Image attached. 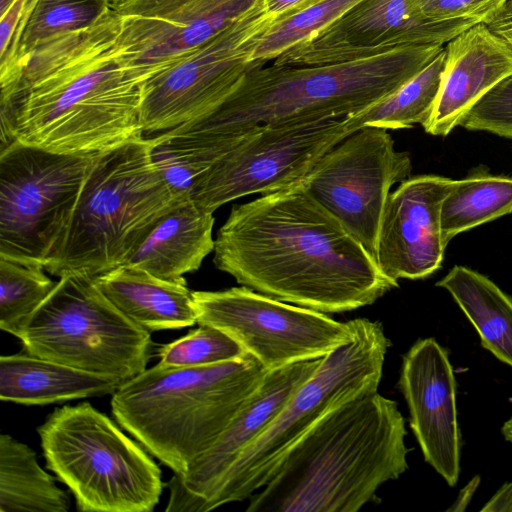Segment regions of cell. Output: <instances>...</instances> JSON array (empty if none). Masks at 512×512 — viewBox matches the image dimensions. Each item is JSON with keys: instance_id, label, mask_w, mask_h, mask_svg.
I'll list each match as a JSON object with an SVG mask.
<instances>
[{"instance_id": "cell-3", "label": "cell", "mask_w": 512, "mask_h": 512, "mask_svg": "<svg viewBox=\"0 0 512 512\" xmlns=\"http://www.w3.org/2000/svg\"><path fill=\"white\" fill-rule=\"evenodd\" d=\"M405 419L378 391L326 413L290 449L247 512H357L407 469Z\"/></svg>"}, {"instance_id": "cell-35", "label": "cell", "mask_w": 512, "mask_h": 512, "mask_svg": "<svg viewBox=\"0 0 512 512\" xmlns=\"http://www.w3.org/2000/svg\"><path fill=\"white\" fill-rule=\"evenodd\" d=\"M485 23L512 47V0H507Z\"/></svg>"}, {"instance_id": "cell-40", "label": "cell", "mask_w": 512, "mask_h": 512, "mask_svg": "<svg viewBox=\"0 0 512 512\" xmlns=\"http://www.w3.org/2000/svg\"><path fill=\"white\" fill-rule=\"evenodd\" d=\"M103 1H105L108 4H114V3L120 2L122 0H103Z\"/></svg>"}, {"instance_id": "cell-17", "label": "cell", "mask_w": 512, "mask_h": 512, "mask_svg": "<svg viewBox=\"0 0 512 512\" xmlns=\"http://www.w3.org/2000/svg\"><path fill=\"white\" fill-rule=\"evenodd\" d=\"M398 386L425 461L449 486L456 485L461 439L456 380L447 350L431 337L415 342L403 357Z\"/></svg>"}, {"instance_id": "cell-26", "label": "cell", "mask_w": 512, "mask_h": 512, "mask_svg": "<svg viewBox=\"0 0 512 512\" xmlns=\"http://www.w3.org/2000/svg\"><path fill=\"white\" fill-rule=\"evenodd\" d=\"M512 213V177L476 174L453 180L441 205L444 243L485 222Z\"/></svg>"}, {"instance_id": "cell-20", "label": "cell", "mask_w": 512, "mask_h": 512, "mask_svg": "<svg viewBox=\"0 0 512 512\" xmlns=\"http://www.w3.org/2000/svg\"><path fill=\"white\" fill-rule=\"evenodd\" d=\"M512 74V47L481 22L445 46V62L425 132L446 136L460 126L471 108L497 83Z\"/></svg>"}, {"instance_id": "cell-13", "label": "cell", "mask_w": 512, "mask_h": 512, "mask_svg": "<svg viewBox=\"0 0 512 512\" xmlns=\"http://www.w3.org/2000/svg\"><path fill=\"white\" fill-rule=\"evenodd\" d=\"M262 0L232 25L142 85L144 133L164 132L218 108L252 62L262 34L275 21Z\"/></svg>"}, {"instance_id": "cell-5", "label": "cell", "mask_w": 512, "mask_h": 512, "mask_svg": "<svg viewBox=\"0 0 512 512\" xmlns=\"http://www.w3.org/2000/svg\"><path fill=\"white\" fill-rule=\"evenodd\" d=\"M443 49L440 44L405 46L328 65L252 62L218 108L186 123L205 132L241 133L286 120L353 115L392 94Z\"/></svg>"}, {"instance_id": "cell-27", "label": "cell", "mask_w": 512, "mask_h": 512, "mask_svg": "<svg viewBox=\"0 0 512 512\" xmlns=\"http://www.w3.org/2000/svg\"><path fill=\"white\" fill-rule=\"evenodd\" d=\"M445 47L418 74L392 94L353 114L357 130L364 126L387 130L423 125L429 118L440 88Z\"/></svg>"}, {"instance_id": "cell-1", "label": "cell", "mask_w": 512, "mask_h": 512, "mask_svg": "<svg viewBox=\"0 0 512 512\" xmlns=\"http://www.w3.org/2000/svg\"><path fill=\"white\" fill-rule=\"evenodd\" d=\"M213 252L238 284L323 313L371 305L398 287L301 180L234 205Z\"/></svg>"}, {"instance_id": "cell-19", "label": "cell", "mask_w": 512, "mask_h": 512, "mask_svg": "<svg viewBox=\"0 0 512 512\" xmlns=\"http://www.w3.org/2000/svg\"><path fill=\"white\" fill-rule=\"evenodd\" d=\"M453 180L418 175L390 192L378 235L376 261L388 277L423 279L441 267L446 244L441 205Z\"/></svg>"}, {"instance_id": "cell-36", "label": "cell", "mask_w": 512, "mask_h": 512, "mask_svg": "<svg viewBox=\"0 0 512 512\" xmlns=\"http://www.w3.org/2000/svg\"><path fill=\"white\" fill-rule=\"evenodd\" d=\"M266 9L276 20L285 19L310 7L320 0H264Z\"/></svg>"}, {"instance_id": "cell-30", "label": "cell", "mask_w": 512, "mask_h": 512, "mask_svg": "<svg viewBox=\"0 0 512 512\" xmlns=\"http://www.w3.org/2000/svg\"><path fill=\"white\" fill-rule=\"evenodd\" d=\"M362 0H320L285 19L276 20L259 38L250 62L268 63L333 23Z\"/></svg>"}, {"instance_id": "cell-24", "label": "cell", "mask_w": 512, "mask_h": 512, "mask_svg": "<svg viewBox=\"0 0 512 512\" xmlns=\"http://www.w3.org/2000/svg\"><path fill=\"white\" fill-rule=\"evenodd\" d=\"M436 286L452 295L478 332L481 345L512 367V298L486 276L459 265Z\"/></svg>"}, {"instance_id": "cell-29", "label": "cell", "mask_w": 512, "mask_h": 512, "mask_svg": "<svg viewBox=\"0 0 512 512\" xmlns=\"http://www.w3.org/2000/svg\"><path fill=\"white\" fill-rule=\"evenodd\" d=\"M45 269L0 257V328L15 336L55 288Z\"/></svg>"}, {"instance_id": "cell-32", "label": "cell", "mask_w": 512, "mask_h": 512, "mask_svg": "<svg viewBox=\"0 0 512 512\" xmlns=\"http://www.w3.org/2000/svg\"><path fill=\"white\" fill-rule=\"evenodd\" d=\"M460 126L512 140V74L490 89L471 108Z\"/></svg>"}, {"instance_id": "cell-11", "label": "cell", "mask_w": 512, "mask_h": 512, "mask_svg": "<svg viewBox=\"0 0 512 512\" xmlns=\"http://www.w3.org/2000/svg\"><path fill=\"white\" fill-rule=\"evenodd\" d=\"M356 130L352 115L257 125L198 178L190 198L213 213L243 196L284 188Z\"/></svg>"}, {"instance_id": "cell-18", "label": "cell", "mask_w": 512, "mask_h": 512, "mask_svg": "<svg viewBox=\"0 0 512 512\" xmlns=\"http://www.w3.org/2000/svg\"><path fill=\"white\" fill-rule=\"evenodd\" d=\"M321 359L301 361L268 371L258 389L214 445L194 461L184 474H174L165 484L170 490L165 511L199 512L219 480L268 427L297 389L313 375Z\"/></svg>"}, {"instance_id": "cell-28", "label": "cell", "mask_w": 512, "mask_h": 512, "mask_svg": "<svg viewBox=\"0 0 512 512\" xmlns=\"http://www.w3.org/2000/svg\"><path fill=\"white\" fill-rule=\"evenodd\" d=\"M109 6L103 0H35L22 32L15 70L1 86L18 76L23 62L38 46L58 35L92 25Z\"/></svg>"}, {"instance_id": "cell-4", "label": "cell", "mask_w": 512, "mask_h": 512, "mask_svg": "<svg viewBox=\"0 0 512 512\" xmlns=\"http://www.w3.org/2000/svg\"><path fill=\"white\" fill-rule=\"evenodd\" d=\"M268 370L250 354L197 367L156 364L118 386L117 423L174 474L209 450Z\"/></svg>"}, {"instance_id": "cell-9", "label": "cell", "mask_w": 512, "mask_h": 512, "mask_svg": "<svg viewBox=\"0 0 512 512\" xmlns=\"http://www.w3.org/2000/svg\"><path fill=\"white\" fill-rule=\"evenodd\" d=\"M31 355L117 381L144 371L150 332L101 292L95 277L66 274L15 335Z\"/></svg>"}, {"instance_id": "cell-31", "label": "cell", "mask_w": 512, "mask_h": 512, "mask_svg": "<svg viewBox=\"0 0 512 512\" xmlns=\"http://www.w3.org/2000/svg\"><path fill=\"white\" fill-rule=\"evenodd\" d=\"M158 364L173 367H197L240 359L244 349L218 328L199 325L184 337L158 348Z\"/></svg>"}, {"instance_id": "cell-14", "label": "cell", "mask_w": 512, "mask_h": 512, "mask_svg": "<svg viewBox=\"0 0 512 512\" xmlns=\"http://www.w3.org/2000/svg\"><path fill=\"white\" fill-rule=\"evenodd\" d=\"M411 171L409 153L396 150L387 129L364 126L326 152L300 180L376 259L390 189Z\"/></svg>"}, {"instance_id": "cell-10", "label": "cell", "mask_w": 512, "mask_h": 512, "mask_svg": "<svg viewBox=\"0 0 512 512\" xmlns=\"http://www.w3.org/2000/svg\"><path fill=\"white\" fill-rule=\"evenodd\" d=\"M98 153L13 141L0 152V257L43 268L59 249Z\"/></svg>"}, {"instance_id": "cell-37", "label": "cell", "mask_w": 512, "mask_h": 512, "mask_svg": "<svg viewBox=\"0 0 512 512\" xmlns=\"http://www.w3.org/2000/svg\"><path fill=\"white\" fill-rule=\"evenodd\" d=\"M480 511L512 512V481L502 485Z\"/></svg>"}, {"instance_id": "cell-34", "label": "cell", "mask_w": 512, "mask_h": 512, "mask_svg": "<svg viewBox=\"0 0 512 512\" xmlns=\"http://www.w3.org/2000/svg\"><path fill=\"white\" fill-rule=\"evenodd\" d=\"M35 0H13L0 10V83L13 74L23 29Z\"/></svg>"}, {"instance_id": "cell-6", "label": "cell", "mask_w": 512, "mask_h": 512, "mask_svg": "<svg viewBox=\"0 0 512 512\" xmlns=\"http://www.w3.org/2000/svg\"><path fill=\"white\" fill-rule=\"evenodd\" d=\"M183 197L167 184L144 137L98 153L66 235L45 271L96 277L124 265Z\"/></svg>"}, {"instance_id": "cell-2", "label": "cell", "mask_w": 512, "mask_h": 512, "mask_svg": "<svg viewBox=\"0 0 512 512\" xmlns=\"http://www.w3.org/2000/svg\"><path fill=\"white\" fill-rule=\"evenodd\" d=\"M111 5L92 25L38 46L1 87V148L101 153L143 137L142 86L123 67Z\"/></svg>"}, {"instance_id": "cell-8", "label": "cell", "mask_w": 512, "mask_h": 512, "mask_svg": "<svg viewBox=\"0 0 512 512\" xmlns=\"http://www.w3.org/2000/svg\"><path fill=\"white\" fill-rule=\"evenodd\" d=\"M46 467L82 512H151L164 483L143 446L89 402L56 408L38 427Z\"/></svg>"}, {"instance_id": "cell-22", "label": "cell", "mask_w": 512, "mask_h": 512, "mask_svg": "<svg viewBox=\"0 0 512 512\" xmlns=\"http://www.w3.org/2000/svg\"><path fill=\"white\" fill-rule=\"evenodd\" d=\"M95 283L118 310L149 332L182 329L197 323L192 291L185 277L166 280L121 265L96 276Z\"/></svg>"}, {"instance_id": "cell-38", "label": "cell", "mask_w": 512, "mask_h": 512, "mask_svg": "<svg viewBox=\"0 0 512 512\" xmlns=\"http://www.w3.org/2000/svg\"><path fill=\"white\" fill-rule=\"evenodd\" d=\"M479 481V477L477 476L468 483V485L460 492L458 500L455 502L457 507L452 510H463L466 508V505L471 500Z\"/></svg>"}, {"instance_id": "cell-15", "label": "cell", "mask_w": 512, "mask_h": 512, "mask_svg": "<svg viewBox=\"0 0 512 512\" xmlns=\"http://www.w3.org/2000/svg\"><path fill=\"white\" fill-rule=\"evenodd\" d=\"M262 0H122L119 59L141 86L247 14Z\"/></svg>"}, {"instance_id": "cell-23", "label": "cell", "mask_w": 512, "mask_h": 512, "mask_svg": "<svg viewBox=\"0 0 512 512\" xmlns=\"http://www.w3.org/2000/svg\"><path fill=\"white\" fill-rule=\"evenodd\" d=\"M120 384L29 353L0 357V400L25 405L113 394Z\"/></svg>"}, {"instance_id": "cell-39", "label": "cell", "mask_w": 512, "mask_h": 512, "mask_svg": "<svg viewBox=\"0 0 512 512\" xmlns=\"http://www.w3.org/2000/svg\"><path fill=\"white\" fill-rule=\"evenodd\" d=\"M501 432L505 440L512 443V417L504 422Z\"/></svg>"}, {"instance_id": "cell-16", "label": "cell", "mask_w": 512, "mask_h": 512, "mask_svg": "<svg viewBox=\"0 0 512 512\" xmlns=\"http://www.w3.org/2000/svg\"><path fill=\"white\" fill-rule=\"evenodd\" d=\"M478 23L481 22L473 19L425 20L416 12L412 0H362L273 62L328 65L373 57L405 46L444 45Z\"/></svg>"}, {"instance_id": "cell-12", "label": "cell", "mask_w": 512, "mask_h": 512, "mask_svg": "<svg viewBox=\"0 0 512 512\" xmlns=\"http://www.w3.org/2000/svg\"><path fill=\"white\" fill-rule=\"evenodd\" d=\"M198 325L220 329L268 371L321 359L351 341V320L288 304L246 286L192 291Z\"/></svg>"}, {"instance_id": "cell-33", "label": "cell", "mask_w": 512, "mask_h": 512, "mask_svg": "<svg viewBox=\"0 0 512 512\" xmlns=\"http://www.w3.org/2000/svg\"><path fill=\"white\" fill-rule=\"evenodd\" d=\"M507 0H412L423 19L444 22L459 19L488 21Z\"/></svg>"}, {"instance_id": "cell-25", "label": "cell", "mask_w": 512, "mask_h": 512, "mask_svg": "<svg viewBox=\"0 0 512 512\" xmlns=\"http://www.w3.org/2000/svg\"><path fill=\"white\" fill-rule=\"evenodd\" d=\"M68 493L37 462L35 451L0 435V512H67Z\"/></svg>"}, {"instance_id": "cell-7", "label": "cell", "mask_w": 512, "mask_h": 512, "mask_svg": "<svg viewBox=\"0 0 512 512\" xmlns=\"http://www.w3.org/2000/svg\"><path fill=\"white\" fill-rule=\"evenodd\" d=\"M350 342L324 356L268 427L242 452L199 512L249 499L273 477L290 449L326 413L378 391L390 340L379 321L352 319Z\"/></svg>"}, {"instance_id": "cell-21", "label": "cell", "mask_w": 512, "mask_h": 512, "mask_svg": "<svg viewBox=\"0 0 512 512\" xmlns=\"http://www.w3.org/2000/svg\"><path fill=\"white\" fill-rule=\"evenodd\" d=\"M213 213L190 197L180 200L150 229L124 265L178 280L197 271L214 250Z\"/></svg>"}]
</instances>
